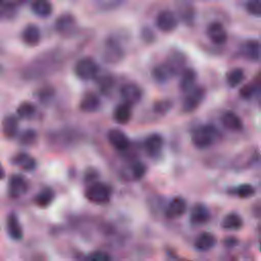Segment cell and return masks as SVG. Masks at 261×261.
Instances as JSON below:
<instances>
[{
	"label": "cell",
	"instance_id": "obj_22",
	"mask_svg": "<svg viewBox=\"0 0 261 261\" xmlns=\"http://www.w3.org/2000/svg\"><path fill=\"white\" fill-rule=\"evenodd\" d=\"M31 10L38 17L47 18L53 12V5L50 0H32Z\"/></svg>",
	"mask_w": 261,
	"mask_h": 261
},
{
	"label": "cell",
	"instance_id": "obj_48",
	"mask_svg": "<svg viewBox=\"0 0 261 261\" xmlns=\"http://www.w3.org/2000/svg\"><path fill=\"white\" fill-rule=\"evenodd\" d=\"M4 177V169L2 168L1 164H0V179H2Z\"/></svg>",
	"mask_w": 261,
	"mask_h": 261
},
{
	"label": "cell",
	"instance_id": "obj_7",
	"mask_svg": "<svg viewBox=\"0 0 261 261\" xmlns=\"http://www.w3.org/2000/svg\"><path fill=\"white\" fill-rule=\"evenodd\" d=\"M80 134L74 128H61L50 135V142L56 146L67 148L79 141Z\"/></svg>",
	"mask_w": 261,
	"mask_h": 261
},
{
	"label": "cell",
	"instance_id": "obj_41",
	"mask_svg": "<svg viewBox=\"0 0 261 261\" xmlns=\"http://www.w3.org/2000/svg\"><path fill=\"white\" fill-rule=\"evenodd\" d=\"M83 261H111V258L106 252L95 251L88 254Z\"/></svg>",
	"mask_w": 261,
	"mask_h": 261
},
{
	"label": "cell",
	"instance_id": "obj_3",
	"mask_svg": "<svg viewBox=\"0 0 261 261\" xmlns=\"http://www.w3.org/2000/svg\"><path fill=\"white\" fill-rule=\"evenodd\" d=\"M73 73L82 81H90L97 77L100 73V67L93 57L85 56L74 63Z\"/></svg>",
	"mask_w": 261,
	"mask_h": 261
},
{
	"label": "cell",
	"instance_id": "obj_11",
	"mask_svg": "<svg viewBox=\"0 0 261 261\" xmlns=\"http://www.w3.org/2000/svg\"><path fill=\"white\" fill-rule=\"evenodd\" d=\"M29 189V182L25 177L20 174H13L10 176L8 181V195L13 198H19Z\"/></svg>",
	"mask_w": 261,
	"mask_h": 261
},
{
	"label": "cell",
	"instance_id": "obj_37",
	"mask_svg": "<svg viewBox=\"0 0 261 261\" xmlns=\"http://www.w3.org/2000/svg\"><path fill=\"white\" fill-rule=\"evenodd\" d=\"M177 11H178L177 13H178L179 18L185 23H187L189 25L193 24L194 19H195V10L191 4H187V3L180 4Z\"/></svg>",
	"mask_w": 261,
	"mask_h": 261
},
{
	"label": "cell",
	"instance_id": "obj_35",
	"mask_svg": "<svg viewBox=\"0 0 261 261\" xmlns=\"http://www.w3.org/2000/svg\"><path fill=\"white\" fill-rule=\"evenodd\" d=\"M243 225L242 217L237 213H229L221 221V226L224 229H239Z\"/></svg>",
	"mask_w": 261,
	"mask_h": 261
},
{
	"label": "cell",
	"instance_id": "obj_47",
	"mask_svg": "<svg viewBox=\"0 0 261 261\" xmlns=\"http://www.w3.org/2000/svg\"><path fill=\"white\" fill-rule=\"evenodd\" d=\"M3 73H4V66H3V64L0 62V77L3 75Z\"/></svg>",
	"mask_w": 261,
	"mask_h": 261
},
{
	"label": "cell",
	"instance_id": "obj_30",
	"mask_svg": "<svg viewBox=\"0 0 261 261\" xmlns=\"http://www.w3.org/2000/svg\"><path fill=\"white\" fill-rule=\"evenodd\" d=\"M216 244L215 237L210 232H202L195 241V247L200 251H208Z\"/></svg>",
	"mask_w": 261,
	"mask_h": 261
},
{
	"label": "cell",
	"instance_id": "obj_16",
	"mask_svg": "<svg viewBox=\"0 0 261 261\" xmlns=\"http://www.w3.org/2000/svg\"><path fill=\"white\" fill-rule=\"evenodd\" d=\"M107 140L109 144L118 151H124L129 147V140L127 136L118 128H112L108 130Z\"/></svg>",
	"mask_w": 261,
	"mask_h": 261
},
{
	"label": "cell",
	"instance_id": "obj_46",
	"mask_svg": "<svg viewBox=\"0 0 261 261\" xmlns=\"http://www.w3.org/2000/svg\"><path fill=\"white\" fill-rule=\"evenodd\" d=\"M0 1H4V2H7V3H10V4H12V5L17 7L18 5H21V4L25 3L29 0H0Z\"/></svg>",
	"mask_w": 261,
	"mask_h": 261
},
{
	"label": "cell",
	"instance_id": "obj_21",
	"mask_svg": "<svg viewBox=\"0 0 261 261\" xmlns=\"http://www.w3.org/2000/svg\"><path fill=\"white\" fill-rule=\"evenodd\" d=\"M165 62L170 66V68L176 75L185 69L184 66L186 64V56L182 52L178 51L177 49H173L169 52L167 60Z\"/></svg>",
	"mask_w": 261,
	"mask_h": 261
},
{
	"label": "cell",
	"instance_id": "obj_28",
	"mask_svg": "<svg viewBox=\"0 0 261 261\" xmlns=\"http://www.w3.org/2000/svg\"><path fill=\"white\" fill-rule=\"evenodd\" d=\"M113 119L116 123L118 124H126L133 115L132 112V106L125 104V103H121L118 104L114 110H113Z\"/></svg>",
	"mask_w": 261,
	"mask_h": 261
},
{
	"label": "cell",
	"instance_id": "obj_39",
	"mask_svg": "<svg viewBox=\"0 0 261 261\" xmlns=\"http://www.w3.org/2000/svg\"><path fill=\"white\" fill-rule=\"evenodd\" d=\"M16 14H17L16 6L4 1H0V21L11 20L16 16Z\"/></svg>",
	"mask_w": 261,
	"mask_h": 261
},
{
	"label": "cell",
	"instance_id": "obj_40",
	"mask_svg": "<svg viewBox=\"0 0 261 261\" xmlns=\"http://www.w3.org/2000/svg\"><path fill=\"white\" fill-rule=\"evenodd\" d=\"M245 7L250 14L261 17V0H247Z\"/></svg>",
	"mask_w": 261,
	"mask_h": 261
},
{
	"label": "cell",
	"instance_id": "obj_42",
	"mask_svg": "<svg viewBox=\"0 0 261 261\" xmlns=\"http://www.w3.org/2000/svg\"><path fill=\"white\" fill-rule=\"evenodd\" d=\"M171 101L169 100H159L154 104V111L158 114H165L171 108Z\"/></svg>",
	"mask_w": 261,
	"mask_h": 261
},
{
	"label": "cell",
	"instance_id": "obj_10",
	"mask_svg": "<svg viewBox=\"0 0 261 261\" xmlns=\"http://www.w3.org/2000/svg\"><path fill=\"white\" fill-rule=\"evenodd\" d=\"M156 27L163 33H170L174 31L178 24V19L176 15L167 9L158 12L155 18Z\"/></svg>",
	"mask_w": 261,
	"mask_h": 261
},
{
	"label": "cell",
	"instance_id": "obj_20",
	"mask_svg": "<svg viewBox=\"0 0 261 261\" xmlns=\"http://www.w3.org/2000/svg\"><path fill=\"white\" fill-rule=\"evenodd\" d=\"M35 97L43 106H49L56 97V89L51 85H44L35 92Z\"/></svg>",
	"mask_w": 261,
	"mask_h": 261
},
{
	"label": "cell",
	"instance_id": "obj_36",
	"mask_svg": "<svg viewBox=\"0 0 261 261\" xmlns=\"http://www.w3.org/2000/svg\"><path fill=\"white\" fill-rule=\"evenodd\" d=\"M94 5L101 11H111L122 6L127 0H92Z\"/></svg>",
	"mask_w": 261,
	"mask_h": 261
},
{
	"label": "cell",
	"instance_id": "obj_17",
	"mask_svg": "<svg viewBox=\"0 0 261 261\" xmlns=\"http://www.w3.org/2000/svg\"><path fill=\"white\" fill-rule=\"evenodd\" d=\"M19 121L18 117L14 114H7L2 120V133L8 140L14 139L18 135Z\"/></svg>",
	"mask_w": 261,
	"mask_h": 261
},
{
	"label": "cell",
	"instance_id": "obj_12",
	"mask_svg": "<svg viewBox=\"0 0 261 261\" xmlns=\"http://www.w3.org/2000/svg\"><path fill=\"white\" fill-rule=\"evenodd\" d=\"M21 41L29 47H36L42 40V33L40 28L35 23L27 24L20 34Z\"/></svg>",
	"mask_w": 261,
	"mask_h": 261
},
{
	"label": "cell",
	"instance_id": "obj_31",
	"mask_svg": "<svg viewBox=\"0 0 261 261\" xmlns=\"http://www.w3.org/2000/svg\"><path fill=\"white\" fill-rule=\"evenodd\" d=\"M37 113V107L30 101H23L16 107V116L22 119H32Z\"/></svg>",
	"mask_w": 261,
	"mask_h": 261
},
{
	"label": "cell",
	"instance_id": "obj_24",
	"mask_svg": "<svg viewBox=\"0 0 261 261\" xmlns=\"http://www.w3.org/2000/svg\"><path fill=\"white\" fill-rule=\"evenodd\" d=\"M6 230L8 236L14 240L19 241L22 239L23 232L20 225V222L18 220V217L14 213H10L6 220Z\"/></svg>",
	"mask_w": 261,
	"mask_h": 261
},
{
	"label": "cell",
	"instance_id": "obj_9",
	"mask_svg": "<svg viewBox=\"0 0 261 261\" xmlns=\"http://www.w3.org/2000/svg\"><path fill=\"white\" fill-rule=\"evenodd\" d=\"M119 94L123 102L129 106L138 104L143 97L142 89L135 83H126L122 85L119 89Z\"/></svg>",
	"mask_w": 261,
	"mask_h": 261
},
{
	"label": "cell",
	"instance_id": "obj_38",
	"mask_svg": "<svg viewBox=\"0 0 261 261\" xmlns=\"http://www.w3.org/2000/svg\"><path fill=\"white\" fill-rule=\"evenodd\" d=\"M38 133L34 128H25L18 135V142L21 146L30 147L36 144Z\"/></svg>",
	"mask_w": 261,
	"mask_h": 261
},
{
	"label": "cell",
	"instance_id": "obj_33",
	"mask_svg": "<svg viewBox=\"0 0 261 261\" xmlns=\"http://www.w3.org/2000/svg\"><path fill=\"white\" fill-rule=\"evenodd\" d=\"M245 79V72L242 68L237 67V68H232L229 71L226 72L225 75V81L226 84L228 85V87L230 88H236L238 87L240 84H242V82Z\"/></svg>",
	"mask_w": 261,
	"mask_h": 261
},
{
	"label": "cell",
	"instance_id": "obj_49",
	"mask_svg": "<svg viewBox=\"0 0 261 261\" xmlns=\"http://www.w3.org/2000/svg\"><path fill=\"white\" fill-rule=\"evenodd\" d=\"M260 248H261V243H260Z\"/></svg>",
	"mask_w": 261,
	"mask_h": 261
},
{
	"label": "cell",
	"instance_id": "obj_4",
	"mask_svg": "<svg viewBox=\"0 0 261 261\" xmlns=\"http://www.w3.org/2000/svg\"><path fill=\"white\" fill-rule=\"evenodd\" d=\"M125 52L119 41L115 37L106 38L103 44L102 58L107 64H117L124 58Z\"/></svg>",
	"mask_w": 261,
	"mask_h": 261
},
{
	"label": "cell",
	"instance_id": "obj_5",
	"mask_svg": "<svg viewBox=\"0 0 261 261\" xmlns=\"http://www.w3.org/2000/svg\"><path fill=\"white\" fill-rule=\"evenodd\" d=\"M54 30L61 37H71L77 31V22L73 14L64 12L58 15L54 21Z\"/></svg>",
	"mask_w": 261,
	"mask_h": 261
},
{
	"label": "cell",
	"instance_id": "obj_15",
	"mask_svg": "<svg viewBox=\"0 0 261 261\" xmlns=\"http://www.w3.org/2000/svg\"><path fill=\"white\" fill-rule=\"evenodd\" d=\"M101 107V99L94 92H86L79 103V108L81 111L85 113H93L100 109Z\"/></svg>",
	"mask_w": 261,
	"mask_h": 261
},
{
	"label": "cell",
	"instance_id": "obj_1",
	"mask_svg": "<svg viewBox=\"0 0 261 261\" xmlns=\"http://www.w3.org/2000/svg\"><path fill=\"white\" fill-rule=\"evenodd\" d=\"M64 60V54L60 48L46 50L23 66L20 76L27 82L39 81L50 76L62 68Z\"/></svg>",
	"mask_w": 261,
	"mask_h": 261
},
{
	"label": "cell",
	"instance_id": "obj_43",
	"mask_svg": "<svg viewBox=\"0 0 261 261\" xmlns=\"http://www.w3.org/2000/svg\"><path fill=\"white\" fill-rule=\"evenodd\" d=\"M132 173H133V176L136 178V179H140L141 177H143L146 173V165L140 161H137L135 162L132 167Z\"/></svg>",
	"mask_w": 261,
	"mask_h": 261
},
{
	"label": "cell",
	"instance_id": "obj_19",
	"mask_svg": "<svg viewBox=\"0 0 261 261\" xmlns=\"http://www.w3.org/2000/svg\"><path fill=\"white\" fill-rule=\"evenodd\" d=\"M11 163L24 171H33L37 167L36 159L25 152H19L15 154L11 158Z\"/></svg>",
	"mask_w": 261,
	"mask_h": 261
},
{
	"label": "cell",
	"instance_id": "obj_44",
	"mask_svg": "<svg viewBox=\"0 0 261 261\" xmlns=\"http://www.w3.org/2000/svg\"><path fill=\"white\" fill-rule=\"evenodd\" d=\"M236 193L241 198H248V197H251L255 193V190L251 185L245 184V185L238 187L236 190Z\"/></svg>",
	"mask_w": 261,
	"mask_h": 261
},
{
	"label": "cell",
	"instance_id": "obj_25",
	"mask_svg": "<svg viewBox=\"0 0 261 261\" xmlns=\"http://www.w3.org/2000/svg\"><path fill=\"white\" fill-rule=\"evenodd\" d=\"M197 72L193 68H185L180 73L179 88L182 92L188 93L196 87Z\"/></svg>",
	"mask_w": 261,
	"mask_h": 261
},
{
	"label": "cell",
	"instance_id": "obj_2",
	"mask_svg": "<svg viewBox=\"0 0 261 261\" xmlns=\"http://www.w3.org/2000/svg\"><path fill=\"white\" fill-rule=\"evenodd\" d=\"M219 130L213 124H204L197 127L192 134V143L198 149H206L217 142Z\"/></svg>",
	"mask_w": 261,
	"mask_h": 261
},
{
	"label": "cell",
	"instance_id": "obj_18",
	"mask_svg": "<svg viewBox=\"0 0 261 261\" xmlns=\"http://www.w3.org/2000/svg\"><path fill=\"white\" fill-rule=\"evenodd\" d=\"M163 138L159 134H152L145 139L144 147L146 152L151 157H157L163 148Z\"/></svg>",
	"mask_w": 261,
	"mask_h": 261
},
{
	"label": "cell",
	"instance_id": "obj_23",
	"mask_svg": "<svg viewBox=\"0 0 261 261\" xmlns=\"http://www.w3.org/2000/svg\"><path fill=\"white\" fill-rule=\"evenodd\" d=\"M174 75H175L174 72L172 71V69L170 68V66L166 62L159 63L156 66H154L153 69H152V76H153V79L157 83H160V84L167 83Z\"/></svg>",
	"mask_w": 261,
	"mask_h": 261
},
{
	"label": "cell",
	"instance_id": "obj_14",
	"mask_svg": "<svg viewBox=\"0 0 261 261\" xmlns=\"http://www.w3.org/2000/svg\"><path fill=\"white\" fill-rule=\"evenodd\" d=\"M209 40L215 45H223L227 41V33L224 25L219 21L209 23L206 30Z\"/></svg>",
	"mask_w": 261,
	"mask_h": 261
},
{
	"label": "cell",
	"instance_id": "obj_26",
	"mask_svg": "<svg viewBox=\"0 0 261 261\" xmlns=\"http://www.w3.org/2000/svg\"><path fill=\"white\" fill-rule=\"evenodd\" d=\"M187 210V203L182 198H174L167 206L165 215L169 219L180 217Z\"/></svg>",
	"mask_w": 261,
	"mask_h": 261
},
{
	"label": "cell",
	"instance_id": "obj_8",
	"mask_svg": "<svg viewBox=\"0 0 261 261\" xmlns=\"http://www.w3.org/2000/svg\"><path fill=\"white\" fill-rule=\"evenodd\" d=\"M206 96V90L204 87H195L190 92H188L187 96L182 101L181 109L186 113H190L195 111L199 105L202 103Z\"/></svg>",
	"mask_w": 261,
	"mask_h": 261
},
{
	"label": "cell",
	"instance_id": "obj_6",
	"mask_svg": "<svg viewBox=\"0 0 261 261\" xmlns=\"http://www.w3.org/2000/svg\"><path fill=\"white\" fill-rule=\"evenodd\" d=\"M86 198L95 204H105L110 199V189L103 182H94L85 191Z\"/></svg>",
	"mask_w": 261,
	"mask_h": 261
},
{
	"label": "cell",
	"instance_id": "obj_13",
	"mask_svg": "<svg viewBox=\"0 0 261 261\" xmlns=\"http://www.w3.org/2000/svg\"><path fill=\"white\" fill-rule=\"evenodd\" d=\"M241 54L250 61H253V62L260 61L261 60V43L254 39L245 41L241 46Z\"/></svg>",
	"mask_w": 261,
	"mask_h": 261
},
{
	"label": "cell",
	"instance_id": "obj_27",
	"mask_svg": "<svg viewBox=\"0 0 261 261\" xmlns=\"http://www.w3.org/2000/svg\"><path fill=\"white\" fill-rule=\"evenodd\" d=\"M222 124L229 130L240 132L243 129V121L241 117L231 111H226L221 116Z\"/></svg>",
	"mask_w": 261,
	"mask_h": 261
},
{
	"label": "cell",
	"instance_id": "obj_32",
	"mask_svg": "<svg viewBox=\"0 0 261 261\" xmlns=\"http://www.w3.org/2000/svg\"><path fill=\"white\" fill-rule=\"evenodd\" d=\"M55 198V193L54 191L49 188V187H46L44 189H42L35 197V203L41 207V208H45V207H48L52 201L54 200Z\"/></svg>",
	"mask_w": 261,
	"mask_h": 261
},
{
	"label": "cell",
	"instance_id": "obj_29",
	"mask_svg": "<svg viewBox=\"0 0 261 261\" xmlns=\"http://www.w3.org/2000/svg\"><path fill=\"white\" fill-rule=\"evenodd\" d=\"M191 222L194 224H203L209 220L210 213L206 206L202 204H196L191 211Z\"/></svg>",
	"mask_w": 261,
	"mask_h": 261
},
{
	"label": "cell",
	"instance_id": "obj_34",
	"mask_svg": "<svg viewBox=\"0 0 261 261\" xmlns=\"http://www.w3.org/2000/svg\"><path fill=\"white\" fill-rule=\"evenodd\" d=\"M96 80L101 93H103L104 95H108L111 93L114 87V79L111 74H108V73H105L103 75L98 74Z\"/></svg>",
	"mask_w": 261,
	"mask_h": 261
},
{
	"label": "cell",
	"instance_id": "obj_45",
	"mask_svg": "<svg viewBox=\"0 0 261 261\" xmlns=\"http://www.w3.org/2000/svg\"><path fill=\"white\" fill-rule=\"evenodd\" d=\"M147 34L144 32V31H142V38L146 41V42H152L153 41V39H154V34L152 33V31L151 30H148V28H147Z\"/></svg>",
	"mask_w": 261,
	"mask_h": 261
}]
</instances>
